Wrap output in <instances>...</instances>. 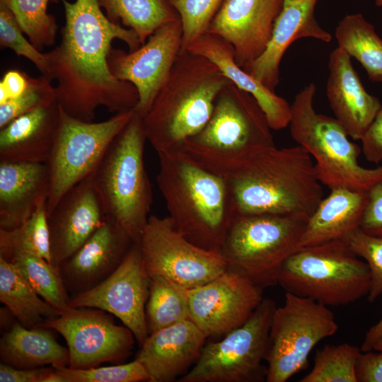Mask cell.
I'll return each instance as SVG.
<instances>
[{"mask_svg": "<svg viewBox=\"0 0 382 382\" xmlns=\"http://www.w3.org/2000/svg\"><path fill=\"white\" fill-rule=\"evenodd\" d=\"M330 190L308 219L301 248L343 239L360 228L368 203V192L342 187Z\"/></svg>", "mask_w": 382, "mask_h": 382, "instance_id": "obj_27", "label": "cell"}, {"mask_svg": "<svg viewBox=\"0 0 382 382\" xmlns=\"http://www.w3.org/2000/svg\"><path fill=\"white\" fill-rule=\"evenodd\" d=\"M282 5L283 0H224L207 33L228 42L247 70L265 50Z\"/></svg>", "mask_w": 382, "mask_h": 382, "instance_id": "obj_18", "label": "cell"}, {"mask_svg": "<svg viewBox=\"0 0 382 382\" xmlns=\"http://www.w3.org/2000/svg\"><path fill=\"white\" fill-rule=\"evenodd\" d=\"M271 129L255 98L230 82L216 98L206 125L176 150L221 175L251 154L275 146Z\"/></svg>", "mask_w": 382, "mask_h": 382, "instance_id": "obj_5", "label": "cell"}, {"mask_svg": "<svg viewBox=\"0 0 382 382\" xmlns=\"http://www.w3.org/2000/svg\"><path fill=\"white\" fill-rule=\"evenodd\" d=\"M106 217L91 175L70 189L47 214L53 266L79 250Z\"/></svg>", "mask_w": 382, "mask_h": 382, "instance_id": "obj_19", "label": "cell"}, {"mask_svg": "<svg viewBox=\"0 0 382 382\" xmlns=\"http://www.w3.org/2000/svg\"><path fill=\"white\" fill-rule=\"evenodd\" d=\"M182 37V24L178 19L157 28L136 50L112 48L110 51V70L117 79L134 86L139 100L134 110L142 118L181 52Z\"/></svg>", "mask_w": 382, "mask_h": 382, "instance_id": "obj_17", "label": "cell"}, {"mask_svg": "<svg viewBox=\"0 0 382 382\" xmlns=\"http://www.w3.org/2000/svg\"><path fill=\"white\" fill-rule=\"evenodd\" d=\"M21 28L11 11L0 2V47L13 51L18 56L31 62L42 75L49 76L45 53H42L23 35Z\"/></svg>", "mask_w": 382, "mask_h": 382, "instance_id": "obj_40", "label": "cell"}, {"mask_svg": "<svg viewBox=\"0 0 382 382\" xmlns=\"http://www.w3.org/2000/svg\"><path fill=\"white\" fill-rule=\"evenodd\" d=\"M263 299L248 320L219 341L203 347L193 367L180 382H255L266 378L262 364L267 354L276 308Z\"/></svg>", "mask_w": 382, "mask_h": 382, "instance_id": "obj_12", "label": "cell"}, {"mask_svg": "<svg viewBox=\"0 0 382 382\" xmlns=\"http://www.w3.org/2000/svg\"><path fill=\"white\" fill-rule=\"evenodd\" d=\"M316 87L310 83L298 93L291 105V136L314 159L318 178L330 190L347 187L369 192L382 182V166H361V149L350 141L335 117L316 112L313 96Z\"/></svg>", "mask_w": 382, "mask_h": 382, "instance_id": "obj_7", "label": "cell"}, {"mask_svg": "<svg viewBox=\"0 0 382 382\" xmlns=\"http://www.w3.org/2000/svg\"><path fill=\"white\" fill-rule=\"evenodd\" d=\"M263 288L231 270L188 289L189 319L207 337L224 336L245 323L263 300Z\"/></svg>", "mask_w": 382, "mask_h": 382, "instance_id": "obj_16", "label": "cell"}, {"mask_svg": "<svg viewBox=\"0 0 382 382\" xmlns=\"http://www.w3.org/2000/svg\"><path fill=\"white\" fill-rule=\"evenodd\" d=\"M112 22L133 30L143 45L157 28L179 16L167 0H98Z\"/></svg>", "mask_w": 382, "mask_h": 382, "instance_id": "obj_31", "label": "cell"}, {"mask_svg": "<svg viewBox=\"0 0 382 382\" xmlns=\"http://www.w3.org/2000/svg\"><path fill=\"white\" fill-rule=\"evenodd\" d=\"M57 100L23 115L0 129V162L46 163L60 118Z\"/></svg>", "mask_w": 382, "mask_h": 382, "instance_id": "obj_25", "label": "cell"}, {"mask_svg": "<svg viewBox=\"0 0 382 382\" xmlns=\"http://www.w3.org/2000/svg\"><path fill=\"white\" fill-rule=\"evenodd\" d=\"M51 368L23 369L0 363L1 382H42Z\"/></svg>", "mask_w": 382, "mask_h": 382, "instance_id": "obj_45", "label": "cell"}, {"mask_svg": "<svg viewBox=\"0 0 382 382\" xmlns=\"http://www.w3.org/2000/svg\"><path fill=\"white\" fill-rule=\"evenodd\" d=\"M52 81L42 74L37 78L28 75L24 91L18 96L0 103V129L23 115L56 101Z\"/></svg>", "mask_w": 382, "mask_h": 382, "instance_id": "obj_37", "label": "cell"}, {"mask_svg": "<svg viewBox=\"0 0 382 382\" xmlns=\"http://www.w3.org/2000/svg\"><path fill=\"white\" fill-rule=\"evenodd\" d=\"M382 336V318L371 326L366 332L361 347L362 352L371 351L373 346L378 339Z\"/></svg>", "mask_w": 382, "mask_h": 382, "instance_id": "obj_47", "label": "cell"}, {"mask_svg": "<svg viewBox=\"0 0 382 382\" xmlns=\"http://www.w3.org/2000/svg\"><path fill=\"white\" fill-rule=\"evenodd\" d=\"M207 337L190 319L149 334L135 359L149 382H170L185 375L199 358Z\"/></svg>", "mask_w": 382, "mask_h": 382, "instance_id": "obj_21", "label": "cell"}, {"mask_svg": "<svg viewBox=\"0 0 382 382\" xmlns=\"http://www.w3.org/2000/svg\"><path fill=\"white\" fill-rule=\"evenodd\" d=\"M368 195L360 228L369 235L382 237V182L374 185Z\"/></svg>", "mask_w": 382, "mask_h": 382, "instance_id": "obj_42", "label": "cell"}, {"mask_svg": "<svg viewBox=\"0 0 382 382\" xmlns=\"http://www.w3.org/2000/svg\"><path fill=\"white\" fill-rule=\"evenodd\" d=\"M361 353V349L348 343L326 345L317 350L312 370L299 381L358 382L356 365Z\"/></svg>", "mask_w": 382, "mask_h": 382, "instance_id": "obj_35", "label": "cell"}, {"mask_svg": "<svg viewBox=\"0 0 382 382\" xmlns=\"http://www.w3.org/2000/svg\"><path fill=\"white\" fill-rule=\"evenodd\" d=\"M318 0H283L270 40L264 51L245 71L271 91H274L279 80L282 57L295 40L313 37L325 42L332 35L322 28L314 16Z\"/></svg>", "mask_w": 382, "mask_h": 382, "instance_id": "obj_23", "label": "cell"}, {"mask_svg": "<svg viewBox=\"0 0 382 382\" xmlns=\"http://www.w3.org/2000/svg\"><path fill=\"white\" fill-rule=\"evenodd\" d=\"M149 277L158 275L191 289L227 270L221 251L200 248L175 228L169 216L149 217L139 241Z\"/></svg>", "mask_w": 382, "mask_h": 382, "instance_id": "obj_13", "label": "cell"}, {"mask_svg": "<svg viewBox=\"0 0 382 382\" xmlns=\"http://www.w3.org/2000/svg\"><path fill=\"white\" fill-rule=\"evenodd\" d=\"M309 218L271 214H237L221 249L227 269L265 288L277 284L284 262L301 248Z\"/></svg>", "mask_w": 382, "mask_h": 382, "instance_id": "obj_9", "label": "cell"}, {"mask_svg": "<svg viewBox=\"0 0 382 382\" xmlns=\"http://www.w3.org/2000/svg\"><path fill=\"white\" fill-rule=\"evenodd\" d=\"M328 69L326 95L335 117L349 137L361 140L382 105L366 91L350 57L340 47L331 52Z\"/></svg>", "mask_w": 382, "mask_h": 382, "instance_id": "obj_22", "label": "cell"}, {"mask_svg": "<svg viewBox=\"0 0 382 382\" xmlns=\"http://www.w3.org/2000/svg\"><path fill=\"white\" fill-rule=\"evenodd\" d=\"M179 16L182 28L181 52L207 33L224 0H167Z\"/></svg>", "mask_w": 382, "mask_h": 382, "instance_id": "obj_38", "label": "cell"}, {"mask_svg": "<svg viewBox=\"0 0 382 382\" xmlns=\"http://www.w3.org/2000/svg\"><path fill=\"white\" fill-rule=\"evenodd\" d=\"M375 4L377 6H382V0H375Z\"/></svg>", "mask_w": 382, "mask_h": 382, "instance_id": "obj_49", "label": "cell"}, {"mask_svg": "<svg viewBox=\"0 0 382 382\" xmlns=\"http://www.w3.org/2000/svg\"><path fill=\"white\" fill-rule=\"evenodd\" d=\"M15 253L40 257L53 266L47 199L42 201L32 215L17 228L0 229V257L6 259Z\"/></svg>", "mask_w": 382, "mask_h": 382, "instance_id": "obj_33", "label": "cell"}, {"mask_svg": "<svg viewBox=\"0 0 382 382\" xmlns=\"http://www.w3.org/2000/svg\"><path fill=\"white\" fill-rule=\"evenodd\" d=\"M372 351L382 352V336L374 343Z\"/></svg>", "mask_w": 382, "mask_h": 382, "instance_id": "obj_48", "label": "cell"}, {"mask_svg": "<svg viewBox=\"0 0 382 382\" xmlns=\"http://www.w3.org/2000/svg\"><path fill=\"white\" fill-rule=\"evenodd\" d=\"M277 284L286 292L340 306L367 296L371 280L366 262L339 239L301 248L283 264Z\"/></svg>", "mask_w": 382, "mask_h": 382, "instance_id": "obj_8", "label": "cell"}, {"mask_svg": "<svg viewBox=\"0 0 382 382\" xmlns=\"http://www.w3.org/2000/svg\"><path fill=\"white\" fill-rule=\"evenodd\" d=\"M4 260L14 265L35 291L61 314L71 308L57 267L43 258L23 253H13Z\"/></svg>", "mask_w": 382, "mask_h": 382, "instance_id": "obj_34", "label": "cell"}, {"mask_svg": "<svg viewBox=\"0 0 382 382\" xmlns=\"http://www.w3.org/2000/svg\"><path fill=\"white\" fill-rule=\"evenodd\" d=\"M338 47L358 60L370 80L382 82V39L361 13L346 15L335 29Z\"/></svg>", "mask_w": 382, "mask_h": 382, "instance_id": "obj_30", "label": "cell"}, {"mask_svg": "<svg viewBox=\"0 0 382 382\" xmlns=\"http://www.w3.org/2000/svg\"><path fill=\"white\" fill-rule=\"evenodd\" d=\"M68 382H141L149 381L144 366L137 359L117 365L88 369H71L60 364L52 365Z\"/></svg>", "mask_w": 382, "mask_h": 382, "instance_id": "obj_39", "label": "cell"}, {"mask_svg": "<svg viewBox=\"0 0 382 382\" xmlns=\"http://www.w3.org/2000/svg\"><path fill=\"white\" fill-rule=\"evenodd\" d=\"M361 141L365 158L374 163H380L382 161V108Z\"/></svg>", "mask_w": 382, "mask_h": 382, "instance_id": "obj_43", "label": "cell"}, {"mask_svg": "<svg viewBox=\"0 0 382 382\" xmlns=\"http://www.w3.org/2000/svg\"><path fill=\"white\" fill-rule=\"evenodd\" d=\"M40 327L54 330L65 339L71 369L123 361L134 344L135 337L127 326L117 325L109 313L96 308L71 307Z\"/></svg>", "mask_w": 382, "mask_h": 382, "instance_id": "obj_14", "label": "cell"}, {"mask_svg": "<svg viewBox=\"0 0 382 382\" xmlns=\"http://www.w3.org/2000/svg\"><path fill=\"white\" fill-rule=\"evenodd\" d=\"M186 50L214 62L230 82L252 95L264 112L272 129L280 130L289 125L291 105L238 65L233 48L225 40L207 33Z\"/></svg>", "mask_w": 382, "mask_h": 382, "instance_id": "obj_26", "label": "cell"}, {"mask_svg": "<svg viewBox=\"0 0 382 382\" xmlns=\"http://www.w3.org/2000/svg\"><path fill=\"white\" fill-rule=\"evenodd\" d=\"M134 243L119 224L106 217L81 248L58 267L69 295L89 290L108 278Z\"/></svg>", "mask_w": 382, "mask_h": 382, "instance_id": "obj_20", "label": "cell"}, {"mask_svg": "<svg viewBox=\"0 0 382 382\" xmlns=\"http://www.w3.org/2000/svg\"><path fill=\"white\" fill-rule=\"evenodd\" d=\"M0 301L22 325L40 327L61 313L44 300L14 265L0 257Z\"/></svg>", "mask_w": 382, "mask_h": 382, "instance_id": "obj_29", "label": "cell"}, {"mask_svg": "<svg viewBox=\"0 0 382 382\" xmlns=\"http://www.w3.org/2000/svg\"><path fill=\"white\" fill-rule=\"evenodd\" d=\"M65 21L60 44L46 52L50 74L57 81V100L61 108L76 119L92 122L98 108L111 112L134 109L139 100L132 83L110 71L108 57L115 39L129 51L141 46L132 29L115 23L103 12L98 0H61Z\"/></svg>", "mask_w": 382, "mask_h": 382, "instance_id": "obj_1", "label": "cell"}, {"mask_svg": "<svg viewBox=\"0 0 382 382\" xmlns=\"http://www.w3.org/2000/svg\"><path fill=\"white\" fill-rule=\"evenodd\" d=\"M49 186L45 163L0 162V229L25 222L47 199Z\"/></svg>", "mask_w": 382, "mask_h": 382, "instance_id": "obj_24", "label": "cell"}, {"mask_svg": "<svg viewBox=\"0 0 382 382\" xmlns=\"http://www.w3.org/2000/svg\"><path fill=\"white\" fill-rule=\"evenodd\" d=\"M28 74L17 69L8 70L0 81V103L20 95L25 88Z\"/></svg>", "mask_w": 382, "mask_h": 382, "instance_id": "obj_46", "label": "cell"}, {"mask_svg": "<svg viewBox=\"0 0 382 382\" xmlns=\"http://www.w3.org/2000/svg\"><path fill=\"white\" fill-rule=\"evenodd\" d=\"M134 113L131 109L105 121L93 122L73 117L61 108L58 128L45 163L50 175L47 214L70 189L93 174Z\"/></svg>", "mask_w": 382, "mask_h": 382, "instance_id": "obj_10", "label": "cell"}, {"mask_svg": "<svg viewBox=\"0 0 382 382\" xmlns=\"http://www.w3.org/2000/svg\"><path fill=\"white\" fill-rule=\"evenodd\" d=\"M338 330L328 306L311 299L285 292L284 304L272 319L265 357L267 382H285L308 364L313 347Z\"/></svg>", "mask_w": 382, "mask_h": 382, "instance_id": "obj_11", "label": "cell"}, {"mask_svg": "<svg viewBox=\"0 0 382 382\" xmlns=\"http://www.w3.org/2000/svg\"><path fill=\"white\" fill-rule=\"evenodd\" d=\"M0 358L1 362L14 367L35 369L48 364L68 366L69 353L49 328H29L18 322L1 337Z\"/></svg>", "mask_w": 382, "mask_h": 382, "instance_id": "obj_28", "label": "cell"}, {"mask_svg": "<svg viewBox=\"0 0 382 382\" xmlns=\"http://www.w3.org/2000/svg\"><path fill=\"white\" fill-rule=\"evenodd\" d=\"M158 155L156 180L175 229L200 248L221 251L237 215L226 180L179 150Z\"/></svg>", "mask_w": 382, "mask_h": 382, "instance_id": "obj_3", "label": "cell"}, {"mask_svg": "<svg viewBox=\"0 0 382 382\" xmlns=\"http://www.w3.org/2000/svg\"><path fill=\"white\" fill-rule=\"evenodd\" d=\"M13 14L29 41L40 51L55 44L58 26L47 11L49 0H0Z\"/></svg>", "mask_w": 382, "mask_h": 382, "instance_id": "obj_36", "label": "cell"}, {"mask_svg": "<svg viewBox=\"0 0 382 382\" xmlns=\"http://www.w3.org/2000/svg\"><path fill=\"white\" fill-rule=\"evenodd\" d=\"M149 279L146 306L149 334L189 319L188 289L161 276Z\"/></svg>", "mask_w": 382, "mask_h": 382, "instance_id": "obj_32", "label": "cell"}, {"mask_svg": "<svg viewBox=\"0 0 382 382\" xmlns=\"http://www.w3.org/2000/svg\"><path fill=\"white\" fill-rule=\"evenodd\" d=\"M230 81L207 58L180 52L143 117L147 141L157 154L178 149L206 125L216 98Z\"/></svg>", "mask_w": 382, "mask_h": 382, "instance_id": "obj_4", "label": "cell"}, {"mask_svg": "<svg viewBox=\"0 0 382 382\" xmlns=\"http://www.w3.org/2000/svg\"><path fill=\"white\" fill-rule=\"evenodd\" d=\"M237 214L309 218L323 199L313 158L301 146H275L246 157L221 175Z\"/></svg>", "mask_w": 382, "mask_h": 382, "instance_id": "obj_2", "label": "cell"}, {"mask_svg": "<svg viewBox=\"0 0 382 382\" xmlns=\"http://www.w3.org/2000/svg\"><path fill=\"white\" fill-rule=\"evenodd\" d=\"M149 276L139 243H135L120 266L94 287L70 298L73 308L101 309L120 319L141 346L149 335L146 306Z\"/></svg>", "mask_w": 382, "mask_h": 382, "instance_id": "obj_15", "label": "cell"}, {"mask_svg": "<svg viewBox=\"0 0 382 382\" xmlns=\"http://www.w3.org/2000/svg\"><path fill=\"white\" fill-rule=\"evenodd\" d=\"M146 140L143 118L134 111L91 175L106 216L134 243L140 241L153 202L144 161Z\"/></svg>", "mask_w": 382, "mask_h": 382, "instance_id": "obj_6", "label": "cell"}, {"mask_svg": "<svg viewBox=\"0 0 382 382\" xmlns=\"http://www.w3.org/2000/svg\"><path fill=\"white\" fill-rule=\"evenodd\" d=\"M358 382H382V352L360 354L356 365Z\"/></svg>", "mask_w": 382, "mask_h": 382, "instance_id": "obj_44", "label": "cell"}, {"mask_svg": "<svg viewBox=\"0 0 382 382\" xmlns=\"http://www.w3.org/2000/svg\"><path fill=\"white\" fill-rule=\"evenodd\" d=\"M342 240L368 265L371 285L367 299L372 303L382 295V237L369 235L358 228Z\"/></svg>", "mask_w": 382, "mask_h": 382, "instance_id": "obj_41", "label": "cell"}]
</instances>
